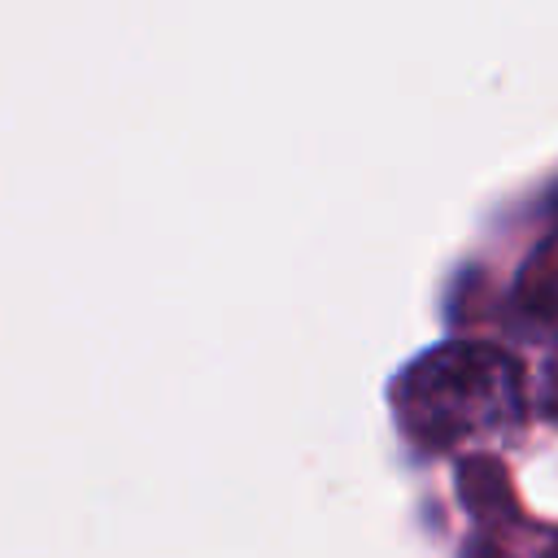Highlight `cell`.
Instances as JSON below:
<instances>
[{
  "label": "cell",
  "mask_w": 558,
  "mask_h": 558,
  "mask_svg": "<svg viewBox=\"0 0 558 558\" xmlns=\"http://www.w3.org/2000/svg\"><path fill=\"white\" fill-rule=\"evenodd\" d=\"M541 401H545V414L558 423V353H554V362H549V371H545V384H541Z\"/></svg>",
  "instance_id": "7a4b0ae2"
},
{
  "label": "cell",
  "mask_w": 558,
  "mask_h": 558,
  "mask_svg": "<svg viewBox=\"0 0 558 558\" xmlns=\"http://www.w3.org/2000/svg\"><path fill=\"white\" fill-rule=\"evenodd\" d=\"M392 410L401 432L432 453L493 440L523 423V371L497 344L449 340L401 371Z\"/></svg>",
  "instance_id": "6da1fadb"
}]
</instances>
